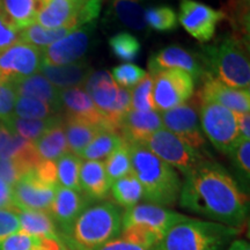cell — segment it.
<instances>
[{
    "label": "cell",
    "instance_id": "1",
    "mask_svg": "<svg viewBox=\"0 0 250 250\" xmlns=\"http://www.w3.org/2000/svg\"><path fill=\"white\" fill-rule=\"evenodd\" d=\"M179 203L208 221L240 229L248 217V196L223 166L208 159L184 175Z\"/></svg>",
    "mask_w": 250,
    "mask_h": 250
},
{
    "label": "cell",
    "instance_id": "2",
    "mask_svg": "<svg viewBox=\"0 0 250 250\" xmlns=\"http://www.w3.org/2000/svg\"><path fill=\"white\" fill-rule=\"evenodd\" d=\"M130 148L132 173L144 190V199L159 206L175 205L182 188L179 174L171 166L143 144H127Z\"/></svg>",
    "mask_w": 250,
    "mask_h": 250
},
{
    "label": "cell",
    "instance_id": "3",
    "mask_svg": "<svg viewBox=\"0 0 250 250\" xmlns=\"http://www.w3.org/2000/svg\"><path fill=\"white\" fill-rule=\"evenodd\" d=\"M120 206L111 202L90 204L81 212L61 240L70 250H94L121 236Z\"/></svg>",
    "mask_w": 250,
    "mask_h": 250
},
{
    "label": "cell",
    "instance_id": "4",
    "mask_svg": "<svg viewBox=\"0 0 250 250\" xmlns=\"http://www.w3.org/2000/svg\"><path fill=\"white\" fill-rule=\"evenodd\" d=\"M205 74L234 87L249 89V44L232 35L217 40L199 52Z\"/></svg>",
    "mask_w": 250,
    "mask_h": 250
},
{
    "label": "cell",
    "instance_id": "5",
    "mask_svg": "<svg viewBox=\"0 0 250 250\" xmlns=\"http://www.w3.org/2000/svg\"><path fill=\"white\" fill-rule=\"evenodd\" d=\"M239 233L240 228L189 217L148 250H224Z\"/></svg>",
    "mask_w": 250,
    "mask_h": 250
},
{
    "label": "cell",
    "instance_id": "6",
    "mask_svg": "<svg viewBox=\"0 0 250 250\" xmlns=\"http://www.w3.org/2000/svg\"><path fill=\"white\" fill-rule=\"evenodd\" d=\"M188 215L149 203L127 208L122 217L121 237L146 249H151L174 225L186 220Z\"/></svg>",
    "mask_w": 250,
    "mask_h": 250
},
{
    "label": "cell",
    "instance_id": "7",
    "mask_svg": "<svg viewBox=\"0 0 250 250\" xmlns=\"http://www.w3.org/2000/svg\"><path fill=\"white\" fill-rule=\"evenodd\" d=\"M101 0H48L41 2L36 22L46 29H77L95 22Z\"/></svg>",
    "mask_w": 250,
    "mask_h": 250
},
{
    "label": "cell",
    "instance_id": "8",
    "mask_svg": "<svg viewBox=\"0 0 250 250\" xmlns=\"http://www.w3.org/2000/svg\"><path fill=\"white\" fill-rule=\"evenodd\" d=\"M199 110L203 133L217 151L228 155L241 139L236 115L214 102H201Z\"/></svg>",
    "mask_w": 250,
    "mask_h": 250
},
{
    "label": "cell",
    "instance_id": "9",
    "mask_svg": "<svg viewBox=\"0 0 250 250\" xmlns=\"http://www.w3.org/2000/svg\"><path fill=\"white\" fill-rule=\"evenodd\" d=\"M143 145L183 175H187L201 162L206 160L202 152L192 148L176 134L164 127L149 136Z\"/></svg>",
    "mask_w": 250,
    "mask_h": 250
},
{
    "label": "cell",
    "instance_id": "10",
    "mask_svg": "<svg viewBox=\"0 0 250 250\" xmlns=\"http://www.w3.org/2000/svg\"><path fill=\"white\" fill-rule=\"evenodd\" d=\"M195 80L187 72L164 70L153 77V101L155 109L167 111L192 98Z\"/></svg>",
    "mask_w": 250,
    "mask_h": 250
},
{
    "label": "cell",
    "instance_id": "11",
    "mask_svg": "<svg viewBox=\"0 0 250 250\" xmlns=\"http://www.w3.org/2000/svg\"><path fill=\"white\" fill-rule=\"evenodd\" d=\"M199 101L192 96L189 102L160 114L162 124L192 148L201 152L205 147V137L199 125Z\"/></svg>",
    "mask_w": 250,
    "mask_h": 250
},
{
    "label": "cell",
    "instance_id": "12",
    "mask_svg": "<svg viewBox=\"0 0 250 250\" xmlns=\"http://www.w3.org/2000/svg\"><path fill=\"white\" fill-rule=\"evenodd\" d=\"M42 64V52L22 41L0 54V80L17 83L34 76Z\"/></svg>",
    "mask_w": 250,
    "mask_h": 250
},
{
    "label": "cell",
    "instance_id": "13",
    "mask_svg": "<svg viewBox=\"0 0 250 250\" xmlns=\"http://www.w3.org/2000/svg\"><path fill=\"white\" fill-rule=\"evenodd\" d=\"M95 22L72 30L62 39L42 50V62L49 65H66L80 61L93 43Z\"/></svg>",
    "mask_w": 250,
    "mask_h": 250
},
{
    "label": "cell",
    "instance_id": "14",
    "mask_svg": "<svg viewBox=\"0 0 250 250\" xmlns=\"http://www.w3.org/2000/svg\"><path fill=\"white\" fill-rule=\"evenodd\" d=\"M179 20L182 27L198 42H210L215 35L224 13L196 0H181Z\"/></svg>",
    "mask_w": 250,
    "mask_h": 250
},
{
    "label": "cell",
    "instance_id": "15",
    "mask_svg": "<svg viewBox=\"0 0 250 250\" xmlns=\"http://www.w3.org/2000/svg\"><path fill=\"white\" fill-rule=\"evenodd\" d=\"M58 187L41 181L33 170L28 171L12 187L14 208L49 212Z\"/></svg>",
    "mask_w": 250,
    "mask_h": 250
},
{
    "label": "cell",
    "instance_id": "16",
    "mask_svg": "<svg viewBox=\"0 0 250 250\" xmlns=\"http://www.w3.org/2000/svg\"><path fill=\"white\" fill-rule=\"evenodd\" d=\"M148 70L152 77L164 70H180L190 74L195 81L202 80L205 74L199 55L179 45H168L159 50L149 58Z\"/></svg>",
    "mask_w": 250,
    "mask_h": 250
},
{
    "label": "cell",
    "instance_id": "17",
    "mask_svg": "<svg viewBox=\"0 0 250 250\" xmlns=\"http://www.w3.org/2000/svg\"><path fill=\"white\" fill-rule=\"evenodd\" d=\"M202 87L196 94L199 103L214 102L229 109L234 114H247L250 110V90L229 87L208 74L202 78Z\"/></svg>",
    "mask_w": 250,
    "mask_h": 250
},
{
    "label": "cell",
    "instance_id": "18",
    "mask_svg": "<svg viewBox=\"0 0 250 250\" xmlns=\"http://www.w3.org/2000/svg\"><path fill=\"white\" fill-rule=\"evenodd\" d=\"M59 101H61V111H64L62 115L64 117L85 121L99 125L105 130H112L105 118V115L99 110L89 94L83 87L61 89Z\"/></svg>",
    "mask_w": 250,
    "mask_h": 250
},
{
    "label": "cell",
    "instance_id": "19",
    "mask_svg": "<svg viewBox=\"0 0 250 250\" xmlns=\"http://www.w3.org/2000/svg\"><path fill=\"white\" fill-rule=\"evenodd\" d=\"M92 202L83 192L59 186L49 213L54 219L56 226L61 228L62 234H64Z\"/></svg>",
    "mask_w": 250,
    "mask_h": 250
},
{
    "label": "cell",
    "instance_id": "20",
    "mask_svg": "<svg viewBox=\"0 0 250 250\" xmlns=\"http://www.w3.org/2000/svg\"><path fill=\"white\" fill-rule=\"evenodd\" d=\"M160 129L162 120L159 112L130 110L122 120L118 133L126 144H144Z\"/></svg>",
    "mask_w": 250,
    "mask_h": 250
},
{
    "label": "cell",
    "instance_id": "21",
    "mask_svg": "<svg viewBox=\"0 0 250 250\" xmlns=\"http://www.w3.org/2000/svg\"><path fill=\"white\" fill-rule=\"evenodd\" d=\"M40 71L42 72V76L58 89L83 87L93 73L92 66L85 61L66 65H49L42 62Z\"/></svg>",
    "mask_w": 250,
    "mask_h": 250
},
{
    "label": "cell",
    "instance_id": "22",
    "mask_svg": "<svg viewBox=\"0 0 250 250\" xmlns=\"http://www.w3.org/2000/svg\"><path fill=\"white\" fill-rule=\"evenodd\" d=\"M79 183L81 192L92 201H102L109 195L111 183L105 173L103 161L85 160L80 167Z\"/></svg>",
    "mask_w": 250,
    "mask_h": 250
},
{
    "label": "cell",
    "instance_id": "23",
    "mask_svg": "<svg viewBox=\"0 0 250 250\" xmlns=\"http://www.w3.org/2000/svg\"><path fill=\"white\" fill-rule=\"evenodd\" d=\"M83 87L99 110L104 115L110 110L120 89L107 71L93 72Z\"/></svg>",
    "mask_w": 250,
    "mask_h": 250
},
{
    "label": "cell",
    "instance_id": "24",
    "mask_svg": "<svg viewBox=\"0 0 250 250\" xmlns=\"http://www.w3.org/2000/svg\"><path fill=\"white\" fill-rule=\"evenodd\" d=\"M20 221L21 232L36 237L55 240L61 243V235L58 234L51 214L46 211L36 210H15Z\"/></svg>",
    "mask_w": 250,
    "mask_h": 250
},
{
    "label": "cell",
    "instance_id": "25",
    "mask_svg": "<svg viewBox=\"0 0 250 250\" xmlns=\"http://www.w3.org/2000/svg\"><path fill=\"white\" fill-rule=\"evenodd\" d=\"M15 89L18 96L40 100L54 107L58 112L61 111V101H59L61 89L52 85L42 74H34L19 81L15 83Z\"/></svg>",
    "mask_w": 250,
    "mask_h": 250
},
{
    "label": "cell",
    "instance_id": "26",
    "mask_svg": "<svg viewBox=\"0 0 250 250\" xmlns=\"http://www.w3.org/2000/svg\"><path fill=\"white\" fill-rule=\"evenodd\" d=\"M34 144L41 160L57 161L59 158L70 152L65 134L64 117L59 123L41 136L36 142H34Z\"/></svg>",
    "mask_w": 250,
    "mask_h": 250
},
{
    "label": "cell",
    "instance_id": "27",
    "mask_svg": "<svg viewBox=\"0 0 250 250\" xmlns=\"http://www.w3.org/2000/svg\"><path fill=\"white\" fill-rule=\"evenodd\" d=\"M64 127L68 149L76 155H79L101 131L105 130L99 125L67 117H64Z\"/></svg>",
    "mask_w": 250,
    "mask_h": 250
},
{
    "label": "cell",
    "instance_id": "28",
    "mask_svg": "<svg viewBox=\"0 0 250 250\" xmlns=\"http://www.w3.org/2000/svg\"><path fill=\"white\" fill-rule=\"evenodd\" d=\"M1 11L6 19L21 31L36 23L41 0H0Z\"/></svg>",
    "mask_w": 250,
    "mask_h": 250
},
{
    "label": "cell",
    "instance_id": "29",
    "mask_svg": "<svg viewBox=\"0 0 250 250\" xmlns=\"http://www.w3.org/2000/svg\"><path fill=\"white\" fill-rule=\"evenodd\" d=\"M110 13L122 26L136 31L148 30L143 0H112Z\"/></svg>",
    "mask_w": 250,
    "mask_h": 250
},
{
    "label": "cell",
    "instance_id": "30",
    "mask_svg": "<svg viewBox=\"0 0 250 250\" xmlns=\"http://www.w3.org/2000/svg\"><path fill=\"white\" fill-rule=\"evenodd\" d=\"M62 120V115H55L49 118L43 120H28V118L11 117L5 122L6 126L14 133L19 134L24 139L30 142H36L41 136H43L46 131L55 126Z\"/></svg>",
    "mask_w": 250,
    "mask_h": 250
},
{
    "label": "cell",
    "instance_id": "31",
    "mask_svg": "<svg viewBox=\"0 0 250 250\" xmlns=\"http://www.w3.org/2000/svg\"><path fill=\"white\" fill-rule=\"evenodd\" d=\"M112 199L117 206L124 208L125 210L139 204L144 198V190L140 182L131 173L122 179L115 181L111 184L110 191Z\"/></svg>",
    "mask_w": 250,
    "mask_h": 250
},
{
    "label": "cell",
    "instance_id": "32",
    "mask_svg": "<svg viewBox=\"0 0 250 250\" xmlns=\"http://www.w3.org/2000/svg\"><path fill=\"white\" fill-rule=\"evenodd\" d=\"M123 143L124 140L117 131H101V132L95 137V139H94L78 156H79L81 160L103 161L105 160L115 149L120 147Z\"/></svg>",
    "mask_w": 250,
    "mask_h": 250
},
{
    "label": "cell",
    "instance_id": "33",
    "mask_svg": "<svg viewBox=\"0 0 250 250\" xmlns=\"http://www.w3.org/2000/svg\"><path fill=\"white\" fill-rule=\"evenodd\" d=\"M70 28H57V29H46L39 23H33L26 29L20 31V41L28 44L36 46L37 49H45L56 41L62 39L70 34Z\"/></svg>",
    "mask_w": 250,
    "mask_h": 250
},
{
    "label": "cell",
    "instance_id": "34",
    "mask_svg": "<svg viewBox=\"0 0 250 250\" xmlns=\"http://www.w3.org/2000/svg\"><path fill=\"white\" fill-rule=\"evenodd\" d=\"M83 160L79 156L68 152L56 161L58 184L62 188L81 191L79 183L80 167Z\"/></svg>",
    "mask_w": 250,
    "mask_h": 250
},
{
    "label": "cell",
    "instance_id": "35",
    "mask_svg": "<svg viewBox=\"0 0 250 250\" xmlns=\"http://www.w3.org/2000/svg\"><path fill=\"white\" fill-rule=\"evenodd\" d=\"M104 164L105 173L108 179L112 184L115 181L122 179L132 173V166H131L130 148L126 143H123L117 149H115L110 155L105 159Z\"/></svg>",
    "mask_w": 250,
    "mask_h": 250
},
{
    "label": "cell",
    "instance_id": "36",
    "mask_svg": "<svg viewBox=\"0 0 250 250\" xmlns=\"http://www.w3.org/2000/svg\"><path fill=\"white\" fill-rule=\"evenodd\" d=\"M112 55L121 62H133L138 58L142 45L136 36L127 31H121L109 40Z\"/></svg>",
    "mask_w": 250,
    "mask_h": 250
},
{
    "label": "cell",
    "instance_id": "37",
    "mask_svg": "<svg viewBox=\"0 0 250 250\" xmlns=\"http://www.w3.org/2000/svg\"><path fill=\"white\" fill-rule=\"evenodd\" d=\"M57 110L40 100L19 96L15 102L13 116L28 120H43L57 115Z\"/></svg>",
    "mask_w": 250,
    "mask_h": 250
},
{
    "label": "cell",
    "instance_id": "38",
    "mask_svg": "<svg viewBox=\"0 0 250 250\" xmlns=\"http://www.w3.org/2000/svg\"><path fill=\"white\" fill-rule=\"evenodd\" d=\"M145 21L148 29L159 33L175 30L179 26L177 15L169 6H152L145 9Z\"/></svg>",
    "mask_w": 250,
    "mask_h": 250
},
{
    "label": "cell",
    "instance_id": "39",
    "mask_svg": "<svg viewBox=\"0 0 250 250\" xmlns=\"http://www.w3.org/2000/svg\"><path fill=\"white\" fill-rule=\"evenodd\" d=\"M131 107L132 110L138 111H152L155 109L153 101V77L149 73L131 93Z\"/></svg>",
    "mask_w": 250,
    "mask_h": 250
},
{
    "label": "cell",
    "instance_id": "40",
    "mask_svg": "<svg viewBox=\"0 0 250 250\" xmlns=\"http://www.w3.org/2000/svg\"><path fill=\"white\" fill-rule=\"evenodd\" d=\"M147 72L142 67L130 62H125L120 66L112 68L111 78L115 83L122 86V88H134L146 77Z\"/></svg>",
    "mask_w": 250,
    "mask_h": 250
},
{
    "label": "cell",
    "instance_id": "41",
    "mask_svg": "<svg viewBox=\"0 0 250 250\" xmlns=\"http://www.w3.org/2000/svg\"><path fill=\"white\" fill-rule=\"evenodd\" d=\"M237 174L243 182L249 183L250 179V143L249 139L241 138L234 146L229 154Z\"/></svg>",
    "mask_w": 250,
    "mask_h": 250
},
{
    "label": "cell",
    "instance_id": "42",
    "mask_svg": "<svg viewBox=\"0 0 250 250\" xmlns=\"http://www.w3.org/2000/svg\"><path fill=\"white\" fill-rule=\"evenodd\" d=\"M18 94L14 83L0 80V121L7 122L13 117Z\"/></svg>",
    "mask_w": 250,
    "mask_h": 250
},
{
    "label": "cell",
    "instance_id": "43",
    "mask_svg": "<svg viewBox=\"0 0 250 250\" xmlns=\"http://www.w3.org/2000/svg\"><path fill=\"white\" fill-rule=\"evenodd\" d=\"M42 237H36L23 232L12 234L0 241V250H33Z\"/></svg>",
    "mask_w": 250,
    "mask_h": 250
},
{
    "label": "cell",
    "instance_id": "44",
    "mask_svg": "<svg viewBox=\"0 0 250 250\" xmlns=\"http://www.w3.org/2000/svg\"><path fill=\"white\" fill-rule=\"evenodd\" d=\"M28 170L14 159L0 158V179L13 187Z\"/></svg>",
    "mask_w": 250,
    "mask_h": 250
},
{
    "label": "cell",
    "instance_id": "45",
    "mask_svg": "<svg viewBox=\"0 0 250 250\" xmlns=\"http://www.w3.org/2000/svg\"><path fill=\"white\" fill-rule=\"evenodd\" d=\"M20 41V31L0 13V54Z\"/></svg>",
    "mask_w": 250,
    "mask_h": 250
},
{
    "label": "cell",
    "instance_id": "46",
    "mask_svg": "<svg viewBox=\"0 0 250 250\" xmlns=\"http://www.w3.org/2000/svg\"><path fill=\"white\" fill-rule=\"evenodd\" d=\"M20 229L17 211L0 208V241L12 234L20 232Z\"/></svg>",
    "mask_w": 250,
    "mask_h": 250
},
{
    "label": "cell",
    "instance_id": "47",
    "mask_svg": "<svg viewBox=\"0 0 250 250\" xmlns=\"http://www.w3.org/2000/svg\"><path fill=\"white\" fill-rule=\"evenodd\" d=\"M34 174L43 182L52 184V186H59L57 180V168H56V161L42 160L33 169Z\"/></svg>",
    "mask_w": 250,
    "mask_h": 250
},
{
    "label": "cell",
    "instance_id": "48",
    "mask_svg": "<svg viewBox=\"0 0 250 250\" xmlns=\"http://www.w3.org/2000/svg\"><path fill=\"white\" fill-rule=\"evenodd\" d=\"M94 250H148L146 248H144L142 246L136 245V243L129 242L124 239H115L112 241L105 243L99 248L94 249Z\"/></svg>",
    "mask_w": 250,
    "mask_h": 250
},
{
    "label": "cell",
    "instance_id": "49",
    "mask_svg": "<svg viewBox=\"0 0 250 250\" xmlns=\"http://www.w3.org/2000/svg\"><path fill=\"white\" fill-rule=\"evenodd\" d=\"M0 208L17 210L12 199V187L1 179H0Z\"/></svg>",
    "mask_w": 250,
    "mask_h": 250
},
{
    "label": "cell",
    "instance_id": "50",
    "mask_svg": "<svg viewBox=\"0 0 250 250\" xmlns=\"http://www.w3.org/2000/svg\"><path fill=\"white\" fill-rule=\"evenodd\" d=\"M237 126H239L240 137L243 139L250 138V115L249 112L247 114H235Z\"/></svg>",
    "mask_w": 250,
    "mask_h": 250
},
{
    "label": "cell",
    "instance_id": "51",
    "mask_svg": "<svg viewBox=\"0 0 250 250\" xmlns=\"http://www.w3.org/2000/svg\"><path fill=\"white\" fill-rule=\"evenodd\" d=\"M12 134H13V132L6 126V124H0V154L4 151L6 145L11 139Z\"/></svg>",
    "mask_w": 250,
    "mask_h": 250
},
{
    "label": "cell",
    "instance_id": "52",
    "mask_svg": "<svg viewBox=\"0 0 250 250\" xmlns=\"http://www.w3.org/2000/svg\"><path fill=\"white\" fill-rule=\"evenodd\" d=\"M226 250H250V245L246 240H233Z\"/></svg>",
    "mask_w": 250,
    "mask_h": 250
},
{
    "label": "cell",
    "instance_id": "53",
    "mask_svg": "<svg viewBox=\"0 0 250 250\" xmlns=\"http://www.w3.org/2000/svg\"><path fill=\"white\" fill-rule=\"evenodd\" d=\"M0 13H2V11H1V1H0Z\"/></svg>",
    "mask_w": 250,
    "mask_h": 250
},
{
    "label": "cell",
    "instance_id": "54",
    "mask_svg": "<svg viewBox=\"0 0 250 250\" xmlns=\"http://www.w3.org/2000/svg\"><path fill=\"white\" fill-rule=\"evenodd\" d=\"M43 1H48V0H41V2H43Z\"/></svg>",
    "mask_w": 250,
    "mask_h": 250
}]
</instances>
